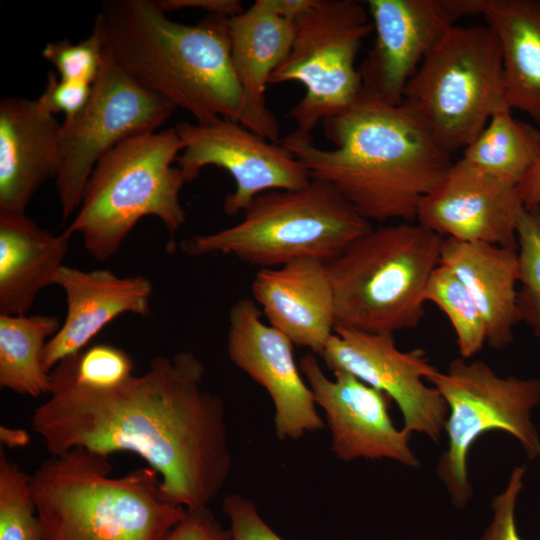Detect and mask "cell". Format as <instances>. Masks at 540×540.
<instances>
[{
    "label": "cell",
    "mask_w": 540,
    "mask_h": 540,
    "mask_svg": "<svg viewBox=\"0 0 540 540\" xmlns=\"http://www.w3.org/2000/svg\"><path fill=\"white\" fill-rule=\"evenodd\" d=\"M50 375L31 425L52 456L131 452L158 473L163 498L185 508L208 506L223 489L232 468L225 405L204 387L193 352L156 356L142 375L107 389L79 384L74 356Z\"/></svg>",
    "instance_id": "6da1fadb"
},
{
    "label": "cell",
    "mask_w": 540,
    "mask_h": 540,
    "mask_svg": "<svg viewBox=\"0 0 540 540\" xmlns=\"http://www.w3.org/2000/svg\"><path fill=\"white\" fill-rule=\"evenodd\" d=\"M333 149L294 130L280 141L311 179L332 185L370 223L414 222L422 199L451 165L445 151L402 106L363 92L347 110L322 122Z\"/></svg>",
    "instance_id": "7a4b0ae2"
},
{
    "label": "cell",
    "mask_w": 540,
    "mask_h": 540,
    "mask_svg": "<svg viewBox=\"0 0 540 540\" xmlns=\"http://www.w3.org/2000/svg\"><path fill=\"white\" fill-rule=\"evenodd\" d=\"M94 26L105 55L141 87L189 112L196 123L237 121L242 95L228 17L208 15L185 25L171 20L157 1L107 0Z\"/></svg>",
    "instance_id": "3957f363"
},
{
    "label": "cell",
    "mask_w": 540,
    "mask_h": 540,
    "mask_svg": "<svg viewBox=\"0 0 540 540\" xmlns=\"http://www.w3.org/2000/svg\"><path fill=\"white\" fill-rule=\"evenodd\" d=\"M109 457L76 447L31 474L43 540H164L187 508L166 501L150 467L111 476Z\"/></svg>",
    "instance_id": "277c9868"
},
{
    "label": "cell",
    "mask_w": 540,
    "mask_h": 540,
    "mask_svg": "<svg viewBox=\"0 0 540 540\" xmlns=\"http://www.w3.org/2000/svg\"><path fill=\"white\" fill-rule=\"evenodd\" d=\"M443 239L417 222L372 227L327 262L335 327L389 335L417 327Z\"/></svg>",
    "instance_id": "5b68a950"
},
{
    "label": "cell",
    "mask_w": 540,
    "mask_h": 540,
    "mask_svg": "<svg viewBox=\"0 0 540 540\" xmlns=\"http://www.w3.org/2000/svg\"><path fill=\"white\" fill-rule=\"evenodd\" d=\"M184 144L174 128L129 138L93 169L76 216L65 230L79 234L99 261L116 255L135 225L157 217L170 233L186 222L180 202L185 183L173 166Z\"/></svg>",
    "instance_id": "8992f818"
},
{
    "label": "cell",
    "mask_w": 540,
    "mask_h": 540,
    "mask_svg": "<svg viewBox=\"0 0 540 540\" xmlns=\"http://www.w3.org/2000/svg\"><path fill=\"white\" fill-rule=\"evenodd\" d=\"M372 227L332 185L311 179L300 189L260 194L237 224L181 247L189 256L231 255L275 268L305 258L329 262Z\"/></svg>",
    "instance_id": "52a82bcc"
},
{
    "label": "cell",
    "mask_w": 540,
    "mask_h": 540,
    "mask_svg": "<svg viewBox=\"0 0 540 540\" xmlns=\"http://www.w3.org/2000/svg\"><path fill=\"white\" fill-rule=\"evenodd\" d=\"M400 106L448 153L470 144L492 114L507 106L492 28L454 25L407 83Z\"/></svg>",
    "instance_id": "ba28073f"
},
{
    "label": "cell",
    "mask_w": 540,
    "mask_h": 540,
    "mask_svg": "<svg viewBox=\"0 0 540 540\" xmlns=\"http://www.w3.org/2000/svg\"><path fill=\"white\" fill-rule=\"evenodd\" d=\"M428 382L448 408L447 448L436 473L455 507L464 508L472 497L467 457L483 434L508 433L528 459L540 456V436L532 421V411L540 403V379L502 377L483 361L461 357L452 360L445 372L436 369Z\"/></svg>",
    "instance_id": "9c48e42d"
},
{
    "label": "cell",
    "mask_w": 540,
    "mask_h": 540,
    "mask_svg": "<svg viewBox=\"0 0 540 540\" xmlns=\"http://www.w3.org/2000/svg\"><path fill=\"white\" fill-rule=\"evenodd\" d=\"M373 30L366 4L356 0H315L295 21L291 50L269 84L304 85L305 95L289 113L296 131L311 135L324 119L359 99L362 81L356 57Z\"/></svg>",
    "instance_id": "30bf717a"
},
{
    "label": "cell",
    "mask_w": 540,
    "mask_h": 540,
    "mask_svg": "<svg viewBox=\"0 0 540 540\" xmlns=\"http://www.w3.org/2000/svg\"><path fill=\"white\" fill-rule=\"evenodd\" d=\"M175 109L105 55L86 105L61 123V166L55 180L63 219L78 210L88 179L105 155L129 138L156 131Z\"/></svg>",
    "instance_id": "8fae6325"
},
{
    "label": "cell",
    "mask_w": 540,
    "mask_h": 540,
    "mask_svg": "<svg viewBox=\"0 0 540 540\" xmlns=\"http://www.w3.org/2000/svg\"><path fill=\"white\" fill-rule=\"evenodd\" d=\"M174 129L184 144L176 163L185 182L193 181L207 166L219 167L232 177L234 191L223 203L229 216L244 212L262 193L296 190L311 181L307 169L286 147L270 143L237 121H181Z\"/></svg>",
    "instance_id": "7c38bea8"
},
{
    "label": "cell",
    "mask_w": 540,
    "mask_h": 540,
    "mask_svg": "<svg viewBox=\"0 0 540 540\" xmlns=\"http://www.w3.org/2000/svg\"><path fill=\"white\" fill-rule=\"evenodd\" d=\"M320 357L333 373H349L386 393L400 409L404 430L440 440L448 408L425 383L437 368L424 350L401 351L393 335L335 327Z\"/></svg>",
    "instance_id": "4fadbf2b"
},
{
    "label": "cell",
    "mask_w": 540,
    "mask_h": 540,
    "mask_svg": "<svg viewBox=\"0 0 540 540\" xmlns=\"http://www.w3.org/2000/svg\"><path fill=\"white\" fill-rule=\"evenodd\" d=\"M293 346L287 336L262 321L255 301L243 298L231 307L228 356L269 394L275 434L281 441L299 440L308 432L320 431L325 423L296 364Z\"/></svg>",
    "instance_id": "5bb4252c"
},
{
    "label": "cell",
    "mask_w": 540,
    "mask_h": 540,
    "mask_svg": "<svg viewBox=\"0 0 540 540\" xmlns=\"http://www.w3.org/2000/svg\"><path fill=\"white\" fill-rule=\"evenodd\" d=\"M299 368L315 402L325 413L331 450L339 460L389 459L408 467L420 461L410 446V432L397 429L389 415L390 397L355 376L323 372L316 355L306 353Z\"/></svg>",
    "instance_id": "9a60e30c"
},
{
    "label": "cell",
    "mask_w": 540,
    "mask_h": 540,
    "mask_svg": "<svg viewBox=\"0 0 540 540\" xmlns=\"http://www.w3.org/2000/svg\"><path fill=\"white\" fill-rule=\"evenodd\" d=\"M375 40L359 65L362 92L400 106L407 83L459 19L451 0H368Z\"/></svg>",
    "instance_id": "2e32d148"
},
{
    "label": "cell",
    "mask_w": 540,
    "mask_h": 540,
    "mask_svg": "<svg viewBox=\"0 0 540 540\" xmlns=\"http://www.w3.org/2000/svg\"><path fill=\"white\" fill-rule=\"evenodd\" d=\"M517 186L460 159L421 201L416 222L443 238L517 249Z\"/></svg>",
    "instance_id": "e0dca14e"
},
{
    "label": "cell",
    "mask_w": 540,
    "mask_h": 540,
    "mask_svg": "<svg viewBox=\"0 0 540 540\" xmlns=\"http://www.w3.org/2000/svg\"><path fill=\"white\" fill-rule=\"evenodd\" d=\"M66 296V315L47 342L43 366L51 372L62 360L85 349L108 324L123 314L147 316L153 292L142 275L118 276L108 269L91 271L62 266L55 280Z\"/></svg>",
    "instance_id": "ac0fdd59"
},
{
    "label": "cell",
    "mask_w": 540,
    "mask_h": 540,
    "mask_svg": "<svg viewBox=\"0 0 540 540\" xmlns=\"http://www.w3.org/2000/svg\"><path fill=\"white\" fill-rule=\"evenodd\" d=\"M61 124L37 99L0 101V215L26 214L36 191L61 166Z\"/></svg>",
    "instance_id": "d6986e66"
},
{
    "label": "cell",
    "mask_w": 540,
    "mask_h": 540,
    "mask_svg": "<svg viewBox=\"0 0 540 540\" xmlns=\"http://www.w3.org/2000/svg\"><path fill=\"white\" fill-rule=\"evenodd\" d=\"M251 289L269 325L294 345L321 355L335 328L334 293L327 262L305 258L261 268Z\"/></svg>",
    "instance_id": "ffe728a7"
},
{
    "label": "cell",
    "mask_w": 540,
    "mask_h": 540,
    "mask_svg": "<svg viewBox=\"0 0 540 540\" xmlns=\"http://www.w3.org/2000/svg\"><path fill=\"white\" fill-rule=\"evenodd\" d=\"M231 59L241 89L237 122L268 141H278L275 114L266 105V87L274 70L288 56L295 21L269 10L256 0L239 15L228 18Z\"/></svg>",
    "instance_id": "44dd1931"
},
{
    "label": "cell",
    "mask_w": 540,
    "mask_h": 540,
    "mask_svg": "<svg viewBox=\"0 0 540 540\" xmlns=\"http://www.w3.org/2000/svg\"><path fill=\"white\" fill-rule=\"evenodd\" d=\"M440 265L466 287L486 329V344L502 350L514 342L517 309V249L444 238Z\"/></svg>",
    "instance_id": "7402d4cb"
},
{
    "label": "cell",
    "mask_w": 540,
    "mask_h": 540,
    "mask_svg": "<svg viewBox=\"0 0 540 540\" xmlns=\"http://www.w3.org/2000/svg\"><path fill=\"white\" fill-rule=\"evenodd\" d=\"M462 9L499 40L507 106L540 125V0H462Z\"/></svg>",
    "instance_id": "603a6c76"
},
{
    "label": "cell",
    "mask_w": 540,
    "mask_h": 540,
    "mask_svg": "<svg viewBox=\"0 0 540 540\" xmlns=\"http://www.w3.org/2000/svg\"><path fill=\"white\" fill-rule=\"evenodd\" d=\"M71 235H53L26 214L0 215V314L22 315L55 280Z\"/></svg>",
    "instance_id": "cb8c5ba5"
},
{
    "label": "cell",
    "mask_w": 540,
    "mask_h": 540,
    "mask_svg": "<svg viewBox=\"0 0 540 540\" xmlns=\"http://www.w3.org/2000/svg\"><path fill=\"white\" fill-rule=\"evenodd\" d=\"M60 326L54 315L0 314L1 388L34 398L49 394L51 375L43 353Z\"/></svg>",
    "instance_id": "d4e9b609"
},
{
    "label": "cell",
    "mask_w": 540,
    "mask_h": 540,
    "mask_svg": "<svg viewBox=\"0 0 540 540\" xmlns=\"http://www.w3.org/2000/svg\"><path fill=\"white\" fill-rule=\"evenodd\" d=\"M540 158V131L513 117L503 106L463 149V159L478 170L518 185Z\"/></svg>",
    "instance_id": "484cf974"
},
{
    "label": "cell",
    "mask_w": 540,
    "mask_h": 540,
    "mask_svg": "<svg viewBox=\"0 0 540 540\" xmlns=\"http://www.w3.org/2000/svg\"><path fill=\"white\" fill-rule=\"evenodd\" d=\"M426 302H432L448 317L462 358L468 359L486 344L482 316L463 283L445 266L439 265L426 286Z\"/></svg>",
    "instance_id": "4316f807"
},
{
    "label": "cell",
    "mask_w": 540,
    "mask_h": 540,
    "mask_svg": "<svg viewBox=\"0 0 540 540\" xmlns=\"http://www.w3.org/2000/svg\"><path fill=\"white\" fill-rule=\"evenodd\" d=\"M0 540H43L31 475L0 448Z\"/></svg>",
    "instance_id": "83f0119b"
},
{
    "label": "cell",
    "mask_w": 540,
    "mask_h": 540,
    "mask_svg": "<svg viewBox=\"0 0 540 540\" xmlns=\"http://www.w3.org/2000/svg\"><path fill=\"white\" fill-rule=\"evenodd\" d=\"M517 252L519 320L540 337V220L526 210L521 214L517 227Z\"/></svg>",
    "instance_id": "f1b7e54d"
},
{
    "label": "cell",
    "mask_w": 540,
    "mask_h": 540,
    "mask_svg": "<svg viewBox=\"0 0 540 540\" xmlns=\"http://www.w3.org/2000/svg\"><path fill=\"white\" fill-rule=\"evenodd\" d=\"M42 56L66 80L93 85L104 63V44L100 31L93 25L91 34L78 43L65 38L46 44Z\"/></svg>",
    "instance_id": "f546056e"
},
{
    "label": "cell",
    "mask_w": 540,
    "mask_h": 540,
    "mask_svg": "<svg viewBox=\"0 0 540 540\" xmlns=\"http://www.w3.org/2000/svg\"><path fill=\"white\" fill-rule=\"evenodd\" d=\"M134 363L123 349L97 344L74 355V372L79 384L92 388L116 387L133 375Z\"/></svg>",
    "instance_id": "4dcf8cb0"
},
{
    "label": "cell",
    "mask_w": 540,
    "mask_h": 540,
    "mask_svg": "<svg viewBox=\"0 0 540 540\" xmlns=\"http://www.w3.org/2000/svg\"><path fill=\"white\" fill-rule=\"evenodd\" d=\"M524 474V467H515L506 488L493 497L492 520L478 540H523L516 527L515 507L523 487Z\"/></svg>",
    "instance_id": "1f68e13d"
},
{
    "label": "cell",
    "mask_w": 540,
    "mask_h": 540,
    "mask_svg": "<svg viewBox=\"0 0 540 540\" xmlns=\"http://www.w3.org/2000/svg\"><path fill=\"white\" fill-rule=\"evenodd\" d=\"M222 510L230 521L232 540H283L263 520L255 504L240 494L225 496Z\"/></svg>",
    "instance_id": "d6a6232c"
},
{
    "label": "cell",
    "mask_w": 540,
    "mask_h": 540,
    "mask_svg": "<svg viewBox=\"0 0 540 540\" xmlns=\"http://www.w3.org/2000/svg\"><path fill=\"white\" fill-rule=\"evenodd\" d=\"M91 91L90 84L62 79L49 72L44 91L37 100L47 112L53 115L62 112L65 118H71L86 105Z\"/></svg>",
    "instance_id": "836d02e7"
},
{
    "label": "cell",
    "mask_w": 540,
    "mask_h": 540,
    "mask_svg": "<svg viewBox=\"0 0 540 540\" xmlns=\"http://www.w3.org/2000/svg\"><path fill=\"white\" fill-rule=\"evenodd\" d=\"M164 540H232L208 506L187 508L184 518L167 534Z\"/></svg>",
    "instance_id": "e575fe53"
},
{
    "label": "cell",
    "mask_w": 540,
    "mask_h": 540,
    "mask_svg": "<svg viewBox=\"0 0 540 540\" xmlns=\"http://www.w3.org/2000/svg\"><path fill=\"white\" fill-rule=\"evenodd\" d=\"M157 4L165 12L193 8L208 12L209 15H220L228 18L244 11L240 0H158Z\"/></svg>",
    "instance_id": "d590c367"
},
{
    "label": "cell",
    "mask_w": 540,
    "mask_h": 540,
    "mask_svg": "<svg viewBox=\"0 0 540 540\" xmlns=\"http://www.w3.org/2000/svg\"><path fill=\"white\" fill-rule=\"evenodd\" d=\"M517 189L524 209L540 220V158L519 182Z\"/></svg>",
    "instance_id": "8d00e7d4"
},
{
    "label": "cell",
    "mask_w": 540,
    "mask_h": 540,
    "mask_svg": "<svg viewBox=\"0 0 540 540\" xmlns=\"http://www.w3.org/2000/svg\"><path fill=\"white\" fill-rule=\"evenodd\" d=\"M275 14L296 21L315 2V0H261Z\"/></svg>",
    "instance_id": "74e56055"
},
{
    "label": "cell",
    "mask_w": 540,
    "mask_h": 540,
    "mask_svg": "<svg viewBox=\"0 0 540 540\" xmlns=\"http://www.w3.org/2000/svg\"><path fill=\"white\" fill-rule=\"evenodd\" d=\"M0 441L7 447H25L30 441L29 434L23 429L0 427Z\"/></svg>",
    "instance_id": "f35d334b"
}]
</instances>
